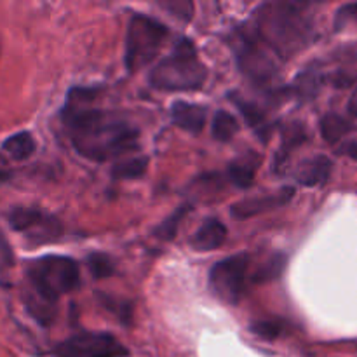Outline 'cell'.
I'll return each mask as SVG.
<instances>
[{
	"label": "cell",
	"mask_w": 357,
	"mask_h": 357,
	"mask_svg": "<svg viewBox=\"0 0 357 357\" xmlns=\"http://www.w3.org/2000/svg\"><path fill=\"white\" fill-rule=\"evenodd\" d=\"M250 255L237 253L218 261L209 272V288L222 302L236 305L243 298L248 284Z\"/></svg>",
	"instance_id": "cell-6"
},
{
	"label": "cell",
	"mask_w": 357,
	"mask_h": 357,
	"mask_svg": "<svg viewBox=\"0 0 357 357\" xmlns=\"http://www.w3.org/2000/svg\"><path fill=\"white\" fill-rule=\"evenodd\" d=\"M28 279L38 298L45 303H54L65 293L73 291L80 284L79 265L66 257H44L31 261Z\"/></svg>",
	"instance_id": "cell-4"
},
{
	"label": "cell",
	"mask_w": 357,
	"mask_h": 357,
	"mask_svg": "<svg viewBox=\"0 0 357 357\" xmlns=\"http://www.w3.org/2000/svg\"><path fill=\"white\" fill-rule=\"evenodd\" d=\"M258 166H260V157L257 153H248V155L239 157L229 166V178L236 187L248 188L255 181Z\"/></svg>",
	"instance_id": "cell-14"
},
{
	"label": "cell",
	"mask_w": 357,
	"mask_h": 357,
	"mask_svg": "<svg viewBox=\"0 0 357 357\" xmlns=\"http://www.w3.org/2000/svg\"><path fill=\"white\" fill-rule=\"evenodd\" d=\"M208 70L199 59L194 42L181 38L173 51L155 65L150 73V84L159 91H197L204 86Z\"/></svg>",
	"instance_id": "cell-3"
},
{
	"label": "cell",
	"mask_w": 357,
	"mask_h": 357,
	"mask_svg": "<svg viewBox=\"0 0 357 357\" xmlns=\"http://www.w3.org/2000/svg\"><path fill=\"white\" fill-rule=\"evenodd\" d=\"M351 23L357 24V2L340 7L337 10V16H335V28L337 30H342V28Z\"/></svg>",
	"instance_id": "cell-24"
},
{
	"label": "cell",
	"mask_w": 357,
	"mask_h": 357,
	"mask_svg": "<svg viewBox=\"0 0 357 357\" xmlns=\"http://www.w3.org/2000/svg\"><path fill=\"white\" fill-rule=\"evenodd\" d=\"M342 152L347 153L349 157H352V159L357 160V139H354V142L345 143L344 149H342Z\"/></svg>",
	"instance_id": "cell-25"
},
{
	"label": "cell",
	"mask_w": 357,
	"mask_h": 357,
	"mask_svg": "<svg viewBox=\"0 0 357 357\" xmlns=\"http://www.w3.org/2000/svg\"><path fill=\"white\" fill-rule=\"evenodd\" d=\"M349 110H351V114L357 119V96H354L351 100V103H349Z\"/></svg>",
	"instance_id": "cell-26"
},
{
	"label": "cell",
	"mask_w": 357,
	"mask_h": 357,
	"mask_svg": "<svg viewBox=\"0 0 357 357\" xmlns=\"http://www.w3.org/2000/svg\"><path fill=\"white\" fill-rule=\"evenodd\" d=\"M188 209L187 208H180L178 211H174L173 215L169 216L167 220H164L162 223H160L159 227L155 229V237H159V239H164V241H171L174 236H176L178 232V227H180L181 220L185 218V215H187Z\"/></svg>",
	"instance_id": "cell-21"
},
{
	"label": "cell",
	"mask_w": 357,
	"mask_h": 357,
	"mask_svg": "<svg viewBox=\"0 0 357 357\" xmlns=\"http://www.w3.org/2000/svg\"><path fill=\"white\" fill-rule=\"evenodd\" d=\"M9 223L16 232L31 234L40 243H44L42 237H45V243H49L61 234V223L58 220L35 208L13 209L9 213Z\"/></svg>",
	"instance_id": "cell-9"
},
{
	"label": "cell",
	"mask_w": 357,
	"mask_h": 357,
	"mask_svg": "<svg viewBox=\"0 0 357 357\" xmlns=\"http://www.w3.org/2000/svg\"><path fill=\"white\" fill-rule=\"evenodd\" d=\"M227 239L225 223L216 218H209L199 227L197 232L192 236L190 244L195 251H213L223 246Z\"/></svg>",
	"instance_id": "cell-12"
},
{
	"label": "cell",
	"mask_w": 357,
	"mask_h": 357,
	"mask_svg": "<svg viewBox=\"0 0 357 357\" xmlns=\"http://www.w3.org/2000/svg\"><path fill=\"white\" fill-rule=\"evenodd\" d=\"M331 167L333 164L326 155H316L298 167L295 178L303 187H317L326 183L331 174Z\"/></svg>",
	"instance_id": "cell-13"
},
{
	"label": "cell",
	"mask_w": 357,
	"mask_h": 357,
	"mask_svg": "<svg viewBox=\"0 0 357 357\" xmlns=\"http://www.w3.org/2000/svg\"><path fill=\"white\" fill-rule=\"evenodd\" d=\"M251 331L264 340H275L278 337H281L282 324L278 321H257L251 326Z\"/></svg>",
	"instance_id": "cell-23"
},
{
	"label": "cell",
	"mask_w": 357,
	"mask_h": 357,
	"mask_svg": "<svg viewBox=\"0 0 357 357\" xmlns=\"http://www.w3.org/2000/svg\"><path fill=\"white\" fill-rule=\"evenodd\" d=\"M286 264V257L282 255H275L272 257L271 260L265 261L260 268L253 274V282H268V281H274L281 275L282 268H284Z\"/></svg>",
	"instance_id": "cell-19"
},
{
	"label": "cell",
	"mask_w": 357,
	"mask_h": 357,
	"mask_svg": "<svg viewBox=\"0 0 357 357\" xmlns=\"http://www.w3.org/2000/svg\"><path fill=\"white\" fill-rule=\"evenodd\" d=\"M37 143L28 131L16 132L2 143V152L13 160H24L33 155Z\"/></svg>",
	"instance_id": "cell-15"
},
{
	"label": "cell",
	"mask_w": 357,
	"mask_h": 357,
	"mask_svg": "<svg viewBox=\"0 0 357 357\" xmlns=\"http://www.w3.org/2000/svg\"><path fill=\"white\" fill-rule=\"evenodd\" d=\"M87 268L93 274L94 279L110 278L115 271V265L112 258L105 253H93L87 257Z\"/></svg>",
	"instance_id": "cell-20"
},
{
	"label": "cell",
	"mask_w": 357,
	"mask_h": 357,
	"mask_svg": "<svg viewBox=\"0 0 357 357\" xmlns=\"http://www.w3.org/2000/svg\"><path fill=\"white\" fill-rule=\"evenodd\" d=\"M237 65L241 72L255 84H268L278 75V63L272 52L258 40L255 30L241 31L236 45Z\"/></svg>",
	"instance_id": "cell-7"
},
{
	"label": "cell",
	"mask_w": 357,
	"mask_h": 357,
	"mask_svg": "<svg viewBox=\"0 0 357 357\" xmlns=\"http://www.w3.org/2000/svg\"><path fill=\"white\" fill-rule=\"evenodd\" d=\"M293 194H295V188L286 187L271 195L244 199V201L237 202V204L232 206V216L237 220L253 218V216L260 215V213L271 211V209L281 208V206L288 204V202L293 199Z\"/></svg>",
	"instance_id": "cell-10"
},
{
	"label": "cell",
	"mask_w": 357,
	"mask_h": 357,
	"mask_svg": "<svg viewBox=\"0 0 357 357\" xmlns=\"http://www.w3.org/2000/svg\"><path fill=\"white\" fill-rule=\"evenodd\" d=\"M351 131L352 124L347 119L342 117V115L330 112V114H326L321 119V135H323V138L326 139L328 143L340 142V139L345 138Z\"/></svg>",
	"instance_id": "cell-16"
},
{
	"label": "cell",
	"mask_w": 357,
	"mask_h": 357,
	"mask_svg": "<svg viewBox=\"0 0 357 357\" xmlns=\"http://www.w3.org/2000/svg\"><path fill=\"white\" fill-rule=\"evenodd\" d=\"M309 3L267 2L257 10L258 40L278 58H293L310 40Z\"/></svg>",
	"instance_id": "cell-1"
},
{
	"label": "cell",
	"mask_w": 357,
	"mask_h": 357,
	"mask_svg": "<svg viewBox=\"0 0 357 357\" xmlns=\"http://www.w3.org/2000/svg\"><path fill=\"white\" fill-rule=\"evenodd\" d=\"M159 6L166 9L171 16L180 17L181 21H190L194 16V3L188 0H164Z\"/></svg>",
	"instance_id": "cell-22"
},
{
	"label": "cell",
	"mask_w": 357,
	"mask_h": 357,
	"mask_svg": "<svg viewBox=\"0 0 357 357\" xmlns=\"http://www.w3.org/2000/svg\"><path fill=\"white\" fill-rule=\"evenodd\" d=\"M239 132V124L236 117L227 110H218L211 122V135L216 142L227 143Z\"/></svg>",
	"instance_id": "cell-18"
},
{
	"label": "cell",
	"mask_w": 357,
	"mask_h": 357,
	"mask_svg": "<svg viewBox=\"0 0 357 357\" xmlns=\"http://www.w3.org/2000/svg\"><path fill=\"white\" fill-rule=\"evenodd\" d=\"M58 357H128L129 351L110 333H79L56 347Z\"/></svg>",
	"instance_id": "cell-8"
},
{
	"label": "cell",
	"mask_w": 357,
	"mask_h": 357,
	"mask_svg": "<svg viewBox=\"0 0 357 357\" xmlns=\"http://www.w3.org/2000/svg\"><path fill=\"white\" fill-rule=\"evenodd\" d=\"M149 169V159L145 155L129 157L121 160L112 167V178L114 180H138Z\"/></svg>",
	"instance_id": "cell-17"
},
{
	"label": "cell",
	"mask_w": 357,
	"mask_h": 357,
	"mask_svg": "<svg viewBox=\"0 0 357 357\" xmlns=\"http://www.w3.org/2000/svg\"><path fill=\"white\" fill-rule=\"evenodd\" d=\"M70 136L77 152L96 162L117 159L126 153L135 152L139 146L138 128L108 117L107 114L94 124Z\"/></svg>",
	"instance_id": "cell-2"
},
{
	"label": "cell",
	"mask_w": 357,
	"mask_h": 357,
	"mask_svg": "<svg viewBox=\"0 0 357 357\" xmlns=\"http://www.w3.org/2000/svg\"><path fill=\"white\" fill-rule=\"evenodd\" d=\"M171 117H173V122L180 129L190 132V135H199L206 126L208 110L204 107H201V105L176 101L171 107Z\"/></svg>",
	"instance_id": "cell-11"
},
{
	"label": "cell",
	"mask_w": 357,
	"mask_h": 357,
	"mask_svg": "<svg viewBox=\"0 0 357 357\" xmlns=\"http://www.w3.org/2000/svg\"><path fill=\"white\" fill-rule=\"evenodd\" d=\"M167 26L155 17L135 14L128 24L124 63L129 73L139 72L159 56L167 38Z\"/></svg>",
	"instance_id": "cell-5"
}]
</instances>
